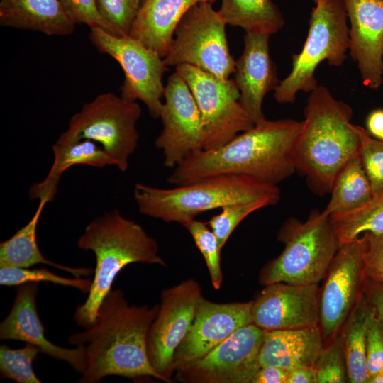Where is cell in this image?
Masks as SVG:
<instances>
[{
  "label": "cell",
  "instance_id": "cell-21",
  "mask_svg": "<svg viewBox=\"0 0 383 383\" xmlns=\"http://www.w3.org/2000/svg\"><path fill=\"white\" fill-rule=\"evenodd\" d=\"M323 346L319 325L265 331L259 360L261 366H275L288 371L314 367Z\"/></svg>",
  "mask_w": 383,
  "mask_h": 383
},
{
  "label": "cell",
  "instance_id": "cell-14",
  "mask_svg": "<svg viewBox=\"0 0 383 383\" xmlns=\"http://www.w3.org/2000/svg\"><path fill=\"white\" fill-rule=\"evenodd\" d=\"M199 284L193 279L165 289L157 313L149 329L147 349L150 362L167 382L174 372V356L192 324L199 301Z\"/></svg>",
  "mask_w": 383,
  "mask_h": 383
},
{
  "label": "cell",
  "instance_id": "cell-28",
  "mask_svg": "<svg viewBox=\"0 0 383 383\" xmlns=\"http://www.w3.org/2000/svg\"><path fill=\"white\" fill-rule=\"evenodd\" d=\"M331 199L323 210L329 216L353 211L372 196L368 177L360 154L348 160L335 176Z\"/></svg>",
  "mask_w": 383,
  "mask_h": 383
},
{
  "label": "cell",
  "instance_id": "cell-15",
  "mask_svg": "<svg viewBox=\"0 0 383 383\" xmlns=\"http://www.w3.org/2000/svg\"><path fill=\"white\" fill-rule=\"evenodd\" d=\"M163 97L162 129L155 145L162 151L164 165L174 169L190 154L204 149V124L192 92L176 71L167 79Z\"/></svg>",
  "mask_w": 383,
  "mask_h": 383
},
{
  "label": "cell",
  "instance_id": "cell-43",
  "mask_svg": "<svg viewBox=\"0 0 383 383\" xmlns=\"http://www.w3.org/2000/svg\"><path fill=\"white\" fill-rule=\"evenodd\" d=\"M367 131L370 135L382 140L383 138V109H375L367 116Z\"/></svg>",
  "mask_w": 383,
  "mask_h": 383
},
{
  "label": "cell",
  "instance_id": "cell-30",
  "mask_svg": "<svg viewBox=\"0 0 383 383\" xmlns=\"http://www.w3.org/2000/svg\"><path fill=\"white\" fill-rule=\"evenodd\" d=\"M40 350L37 347L26 343L18 349H11L1 345L0 347V374L2 378L18 383H40L33 371V362Z\"/></svg>",
  "mask_w": 383,
  "mask_h": 383
},
{
  "label": "cell",
  "instance_id": "cell-20",
  "mask_svg": "<svg viewBox=\"0 0 383 383\" xmlns=\"http://www.w3.org/2000/svg\"><path fill=\"white\" fill-rule=\"evenodd\" d=\"M270 37L246 33L243 53L235 60L233 80L240 92V102L254 124L265 118L264 98L280 82L277 65L270 55Z\"/></svg>",
  "mask_w": 383,
  "mask_h": 383
},
{
  "label": "cell",
  "instance_id": "cell-3",
  "mask_svg": "<svg viewBox=\"0 0 383 383\" xmlns=\"http://www.w3.org/2000/svg\"><path fill=\"white\" fill-rule=\"evenodd\" d=\"M304 113L293 161L311 189L323 195L345 163L360 154V138L351 123L352 108L323 85L310 92Z\"/></svg>",
  "mask_w": 383,
  "mask_h": 383
},
{
  "label": "cell",
  "instance_id": "cell-6",
  "mask_svg": "<svg viewBox=\"0 0 383 383\" xmlns=\"http://www.w3.org/2000/svg\"><path fill=\"white\" fill-rule=\"evenodd\" d=\"M284 248L261 270L262 285L276 282L318 284L324 279L340 245L330 216L314 210L306 221H285L277 233Z\"/></svg>",
  "mask_w": 383,
  "mask_h": 383
},
{
  "label": "cell",
  "instance_id": "cell-18",
  "mask_svg": "<svg viewBox=\"0 0 383 383\" xmlns=\"http://www.w3.org/2000/svg\"><path fill=\"white\" fill-rule=\"evenodd\" d=\"M349 26L350 55L362 84L377 89L383 82V0H343Z\"/></svg>",
  "mask_w": 383,
  "mask_h": 383
},
{
  "label": "cell",
  "instance_id": "cell-35",
  "mask_svg": "<svg viewBox=\"0 0 383 383\" xmlns=\"http://www.w3.org/2000/svg\"><path fill=\"white\" fill-rule=\"evenodd\" d=\"M269 206L265 201L237 203L223 206L221 212L212 216L208 222L209 227L217 238L222 249L238 225L254 211Z\"/></svg>",
  "mask_w": 383,
  "mask_h": 383
},
{
  "label": "cell",
  "instance_id": "cell-13",
  "mask_svg": "<svg viewBox=\"0 0 383 383\" xmlns=\"http://www.w3.org/2000/svg\"><path fill=\"white\" fill-rule=\"evenodd\" d=\"M265 331L254 323L240 327L201 358L178 367L177 378L192 383H251L261 365Z\"/></svg>",
  "mask_w": 383,
  "mask_h": 383
},
{
  "label": "cell",
  "instance_id": "cell-34",
  "mask_svg": "<svg viewBox=\"0 0 383 383\" xmlns=\"http://www.w3.org/2000/svg\"><path fill=\"white\" fill-rule=\"evenodd\" d=\"M314 368L317 383L348 382L346 361L339 333L323 344Z\"/></svg>",
  "mask_w": 383,
  "mask_h": 383
},
{
  "label": "cell",
  "instance_id": "cell-4",
  "mask_svg": "<svg viewBox=\"0 0 383 383\" xmlns=\"http://www.w3.org/2000/svg\"><path fill=\"white\" fill-rule=\"evenodd\" d=\"M77 247L91 250L96 257L94 277L87 298L77 307L74 315L76 323L84 328L96 322L100 305L123 267L135 262L166 266L155 239L118 209L91 221L79 238Z\"/></svg>",
  "mask_w": 383,
  "mask_h": 383
},
{
  "label": "cell",
  "instance_id": "cell-36",
  "mask_svg": "<svg viewBox=\"0 0 383 383\" xmlns=\"http://www.w3.org/2000/svg\"><path fill=\"white\" fill-rule=\"evenodd\" d=\"M360 138V156L371 184L372 195L383 192V140L374 139L364 128L355 125Z\"/></svg>",
  "mask_w": 383,
  "mask_h": 383
},
{
  "label": "cell",
  "instance_id": "cell-39",
  "mask_svg": "<svg viewBox=\"0 0 383 383\" xmlns=\"http://www.w3.org/2000/svg\"><path fill=\"white\" fill-rule=\"evenodd\" d=\"M368 234L365 254V275L371 280L383 283V235Z\"/></svg>",
  "mask_w": 383,
  "mask_h": 383
},
{
  "label": "cell",
  "instance_id": "cell-11",
  "mask_svg": "<svg viewBox=\"0 0 383 383\" xmlns=\"http://www.w3.org/2000/svg\"><path fill=\"white\" fill-rule=\"evenodd\" d=\"M89 40L101 53L114 59L121 67L124 80L121 96L141 101L153 118H160L167 65L157 52L131 36L117 37L100 28L90 29Z\"/></svg>",
  "mask_w": 383,
  "mask_h": 383
},
{
  "label": "cell",
  "instance_id": "cell-9",
  "mask_svg": "<svg viewBox=\"0 0 383 383\" xmlns=\"http://www.w3.org/2000/svg\"><path fill=\"white\" fill-rule=\"evenodd\" d=\"M212 5L198 3L181 19L163 58L168 67L188 65L221 79L234 73L235 60L229 50L227 24Z\"/></svg>",
  "mask_w": 383,
  "mask_h": 383
},
{
  "label": "cell",
  "instance_id": "cell-42",
  "mask_svg": "<svg viewBox=\"0 0 383 383\" xmlns=\"http://www.w3.org/2000/svg\"><path fill=\"white\" fill-rule=\"evenodd\" d=\"M287 383H317L314 367L304 366L289 370Z\"/></svg>",
  "mask_w": 383,
  "mask_h": 383
},
{
  "label": "cell",
  "instance_id": "cell-1",
  "mask_svg": "<svg viewBox=\"0 0 383 383\" xmlns=\"http://www.w3.org/2000/svg\"><path fill=\"white\" fill-rule=\"evenodd\" d=\"M302 121L263 118L223 145L199 150L173 169L174 186L220 174L246 175L277 185L296 171L293 150Z\"/></svg>",
  "mask_w": 383,
  "mask_h": 383
},
{
  "label": "cell",
  "instance_id": "cell-31",
  "mask_svg": "<svg viewBox=\"0 0 383 383\" xmlns=\"http://www.w3.org/2000/svg\"><path fill=\"white\" fill-rule=\"evenodd\" d=\"M51 282L55 284L76 288L88 293L91 284V279H74L59 276L46 268L0 267V284L18 286L27 283Z\"/></svg>",
  "mask_w": 383,
  "mask_h": 383
},
{
  "label": "cell",
  "instance_id": "cell-22",
  "mask_svg": "<svg viewBox=\"0 0 383 383\" xmlns=\"http://www.w3.org/2000/svg\"><path fill=\"white\" fill-rule=\"evenodd\" d=\"M216 0H144L133 23L131 37L164 58L181 19L195 4Z\"/></svg>",
  "mask_w": 383,
  "mask_h": 383
},
{
  "label": "cell",
  "instance_id": "cell-17",
  "mask_svg": "<svg viewBox=\"0 0 383 383\" xmlns=\"http://www.w3.org/2000/svg\"><path fill=\"white\" fill-rule=\"evenodd\" d=\"M252 301L219 304L203 296L187 335L174 356V371L197 360L230 337L238 328L252 323Z\"/></svg>",
  "mask_w": 383,
  "mask_h": 383
},
{
  "label": "cell",
  "instance_id": "cell-44",
  "mask_svg": "<svg viewBox=\"0 0 383 383\" xmlns=\"http://www.w3.org/2000/svg\"><path fill=\"white\" fill-rule=\"evenodd\" d=\"M367 383H383V372L370 377Z\"/></svg>",
  "mask_w": 383,
  "mask_h": 383
},
{
  "label": "cell",
  "instance_id": "cell-29",
  "mask_svg": "<svg viewBox=\"0 0 383 383\" xmlns=\"http://www.w3.org/2000/svg\"><path fill=\"white\" fill-rule=\"evenodd\" d=\"M330 218L340 245L365 233L383 235V192L353 211Z\"/></svg>",
  "mask_w": 383,
  "mask_h": 383
},
{
  "label": "cell",
  "instance_id": "cell-12",
  "mask_svg": "<svg viewBox=\"0 0 383 383\" xmlns=\"http://www.w3.org/2000/svg\"><path fill=\"white\" fill-rule=\"evenodd\" d=\"M368 234L340 246L320 289L319 326L323 344L340 332L364 294Z\"/></svg>",
  "mask_w": 383,
  "mask_h": 383
},
{
  "label": "cell",
  "instance_id": "cell-7",
  "mask_svg": "<svg viewBox=\"0 0 383 383\" xmlns=\"http://www.w3.org/2000/svg\"><path fill=\"white\" fill-rule=\"evenodd\" d=\"M343 0H319L312 9L306 39L301 51L292 55L290 73L279 82L274 97L280 104L294 103L301 91L310 93L318 85L315 71L326 60L340 67L349 50V26Z\"/></svg>",
  "mask_w": 383,
  "mask_h": 383
},
{
  "label": "cell",
  "instance_id": "cell-38",
  "mask_svg": "<svg viewBox=\"0 0 383 383\" xmlns=\"http://www.w3.org/2000/svg\"><path fill=\"white\" fill-rule=\"evenodd\" d=\"M366 362L369 377L383 372V330L375 311L367 331Z\"/></svg>",
  "mask_w": 383,
  "mask_h": 383
},
{
  "label": "cell",
  "instance_id": "cell-5",
  "mask_svg": "<svg viewBox=\"0 0 383 383\" xmlns=\"http://www.w3.org/2000/svg\"><path fill=\"white\" fill-rule=\"evenodd\" d=\"M133 196L141 214L185 227L201 213L229 204L265 201L275 205L280 190L275 184L249 176L228 174L169 189L138 183Z\"/></svg>",
  "mask_w": 383,
  "mask_h": 383
},
{
  "label": "cell",
  "instance_id": "cell-16",
  "mask_svg": "<svg viewBox=\"0 0 383 383\" xmlns=\"http://www.w3.org/2000/svg\"><path fill=\"white\" fill-rule=\"evenodd\" d=\"M319 301L318 284L272 283L252 301V323L265 331L317 326Z\"/></svg>",
  "mask_w": 383,
  "mask_h": 383
},
{
  "label": "cell",
  "instance_id": "cell-27",
  "mask_svg": "<svg viewBox=\"0 0 383 383\" xmlns=\"http://www.w3.org/2000/svg\"><path fill=\"white\" fill-rule=\"evenodd\" d=\"M228 25L246 33L272 35L284 26V18L273 0H222L218 10Z\"/></svg>",
  "mask_w": 383,
  "mask_h": 383
},
{
  "label": "cell",
  "instance_id": "cell-32",
  "mask_svg": "<svg viewBox=\"0 0 383 383\" xmlns=\"http://www.w3.org/2000/svg\"><path fill=\"white\" fill-rule=\"evenodd\" d=\"M105 31L117 37L129 36L144 0H96Z\"/></svg>",
  "mask_w": 383,
  "mask_h": 383
},
{
  "label": "cell",
  "instance_id": "cell-33",
  "mask_svg": "<svg viewBox=\"0 0 383 383\" xmlns=\"http://www.w3.org/2000/svg\"><path fill=\"white\" fill-rule=\"evenodd\" d=\"M185 228L204 258L212 286L215 289H219L223 274L221 265V248L216 236L206 223L196 219L190 221Z\"/></svg>",
  "mask_w": 383,
  "mask_h": 383
},
{
  "label": "cell",
  "instance_id": "cell-40",
  "mask_svg": "<svg viewBox=\"0 0 383 383\" xmlns=\"http://www.w3.org/2000/svg\"><path fill=\"white\" fill-rule=\"evenodd\" d=\"M364 295L373 306L383 330V283L365 277Z\"/></svg>",
  "mask_w": 383,
  "mask_h": 383
},
{
  "label": "cell",
  "instance_id": "cell-8",
  "mask_svg": "<svg viewBox=\"0 0 383 383\" xmlns=\"http://www.w3.org/2000/svg\"><path fill=\"white\" fill-rule=\"evenodd\" d=\"M141 107L112 92L99 94L83 104L70 119L67 129L61 133L58 144L88 139L99 144L116 162L122 172L127 170L130 157L135 151L139 133L137 122Z\"/></svg>",
  "mask_w": 383,
  "mask_h": 383
},
{
  "label": "cell",
  "instance_id": "cell-2",
  "mask_svg": "<svg viewBox=\"0 0 383 383\" xmlns=\"http://www.w3.org/2000/svg\"><path fill=\"white\" fill-rule=\"evenodd\" d=\"M159 304L130 305L121 289H111L103 300L96 322L70 335L71 345L85 350L86 369L81 383H95L116 375L127 378L151 377L166 382L152 367L147 339Z\"/></svg>",
  "mask_w": 383,
  "mask_h": 383
},
{
  "label": "cell",
  "instance_id": "cell-46",
  "mask_svg": "<svg viewBox=\"0 0 383 383\" xmlns=\"http://www.w3.org/2000/svg\"><path fill=\"white\" fill-rule=\"evenodd\" d=\"M382 140H383V138H382Z\"/></svg>",
  "mask_w": 383,
  "mask_h": 383
},
{
  "label": "cell",
  "instance_id": "cell-19",
  "mask_svg": "<svg viewBox=\"0 0 383 383\" xmlns=\"http://www.w3.org/2000/svg\"><path fill=\"white\" fill-rule=\"evenodd\" d=\"M37 283L18 285L11 311L0 324V339L21 340L31 344L47 355L69 363L82 374L86 369L84 346L63 348L45 336V328L38 316Z\"/></svg>",
  "mask_w": 383,
  "mask_h": 383
},
{
  "label": "cell",
  "instance_id": "cell-45",
  "mask_svg": "<svg viewBox=\"0 0 383 383\" xmlns=\"http://www.w3.org/2000/svg\"><path fill=\"white\" fill-rule=\"evenodd\" d=\"M315 4H316L319 0H313Z\"/></svg>",
  "mask_w": 383,
  "mask_h": 383
},
{
  "label": "cell",
  "instance_id": "cell-37",
  "mask_svg": "<svg viewBox=\"0 0 383 383\" xmlns=\"http://www.w3.org/2000/svg\"><path fill=\"white\" fill-rule=\"evenodd\" d=\"M70 19L76 24H84L90 29L105 26L99 14L96 0H59Z\"/></svg>",
  "mask_w": 383,
  "mask_h": 383
},
{
  "label": "cell",
  "instance_id": "cell-26",
  "mask_svg": "<svg viewBox=\"0 0 383 383\" xmlns=\"http://www.w3.org/2000/svg\"><path fill=\"white\" fill-rule=\"evenodd\" d=\"M374 312L373 306L363 294L339 332L346 361L348 382H367V335Z\"/></svg>",
  "mask_w": 383,
  "mask_h": 383
},
{
  "label": "cell",
  "instance_id": "cell-23",
  "mask_svg": "<svg viewBox=\"0 0 383 383\" xmlns=\"http://www.w3.org/2000/svg\"><path fill=\"white\" fill-rule=\"evenodd\" d=\"M0 25L49 36L69 35L75 28L59 0H1Z\"/></svg>",
  "mask_w": 383,
  "mask_h": 383
},
{
  "label": "cell",
  "instance_id": "cell-24",
  "mask_svg": "<svg viewBox=\"0 0 383 383\" xmlns=\"http://www.w3.org/2000/svg\"><path fill=\"white\" fill-rule=\"evenodd\" d=\"M52 150L54 161L46 177L30 187L29 196L32 200L53 201L62 174L72 166L84 165L98 168L116 166L115 160L99 144L88 139L68 144L55 143Z\"/></svg>",
  "mask_w": 383,
  "mask_h": 383
},
{
  "label": "cell",
  "instance_id": "cell-10",
  "mask_svg": "<svg viewBox=\"0 0 383 383\" xmlns=\"http://www.w3.org/2000/svg\"><path fill=\"white\" fill-rule=\"evenodd\" d=\"M175 71L188 84L200 110L204 150L218 148L254 125L240 102L233 79L218 78L188 65H179Z\"/></svg>",
  "mask_w": 383,
  "mask_h": 383
},
{
  "label": "cell",
  "instance_id": "cell-25",
  "mask_svg": "<svg viewBox=\"0 0 383 383\" xmlns=\"http://www.w3.org/2000/svg\"><path fill=\"white\" fill-rule=\"evenodd\" d=\"M48 201H39L38 206L29 222L18 229L10 238L0 243V267H30L45 264L71 273L76 277L89 276L91 268L71 267L47 260L37 242V227L43 211Z\"/></svg>",
  "mask_w": 383,
  "mask_h": 383
},
{
  "label": "cell",
  "instance_id": "cell-41",
  "mask_svg": "<svg viewBox=\"0 0 383 383\" xmlns=\"http://www.w3.org/2000/svg\"><path fill=\"white\" fill-rule=\"evenodd\" d=\"M289 371L275 366H261L251 383H287Z\"/></svg>",
  "mask_w": 383,
  "mask_h": 383
}]
</instances>
